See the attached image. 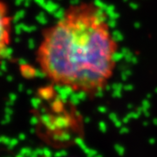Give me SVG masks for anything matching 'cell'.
<instances>
[{"label":"cell","mask_w":157,"mask_h":157,"mask_svg":"<svg viewBox=\"0 0 157 157\" xmlns=\"http://www.w3.org/2000/svg\"><path fill=\"white\" fill-rule=\"evenodd\" d=\"M118 50L106 10L82 1L68 6L42 32L35 59L51 83L93 97L112 79Z\"/></svg>","instance_id":"1"},{"label":"cell","mask_w":157,"mask_h":157,"mask_svg":"<svg viewBox=\"0 0 157 157\" xmlns=\"http://www.w3.org/2000/svg\"><path fill=\"white\" fill-rule=\"evenodd\" d=\"M13 17L10 7L0 0V58L8 51L12 40Z\"/></svg>","instance_id":"2"}]
</instances>
